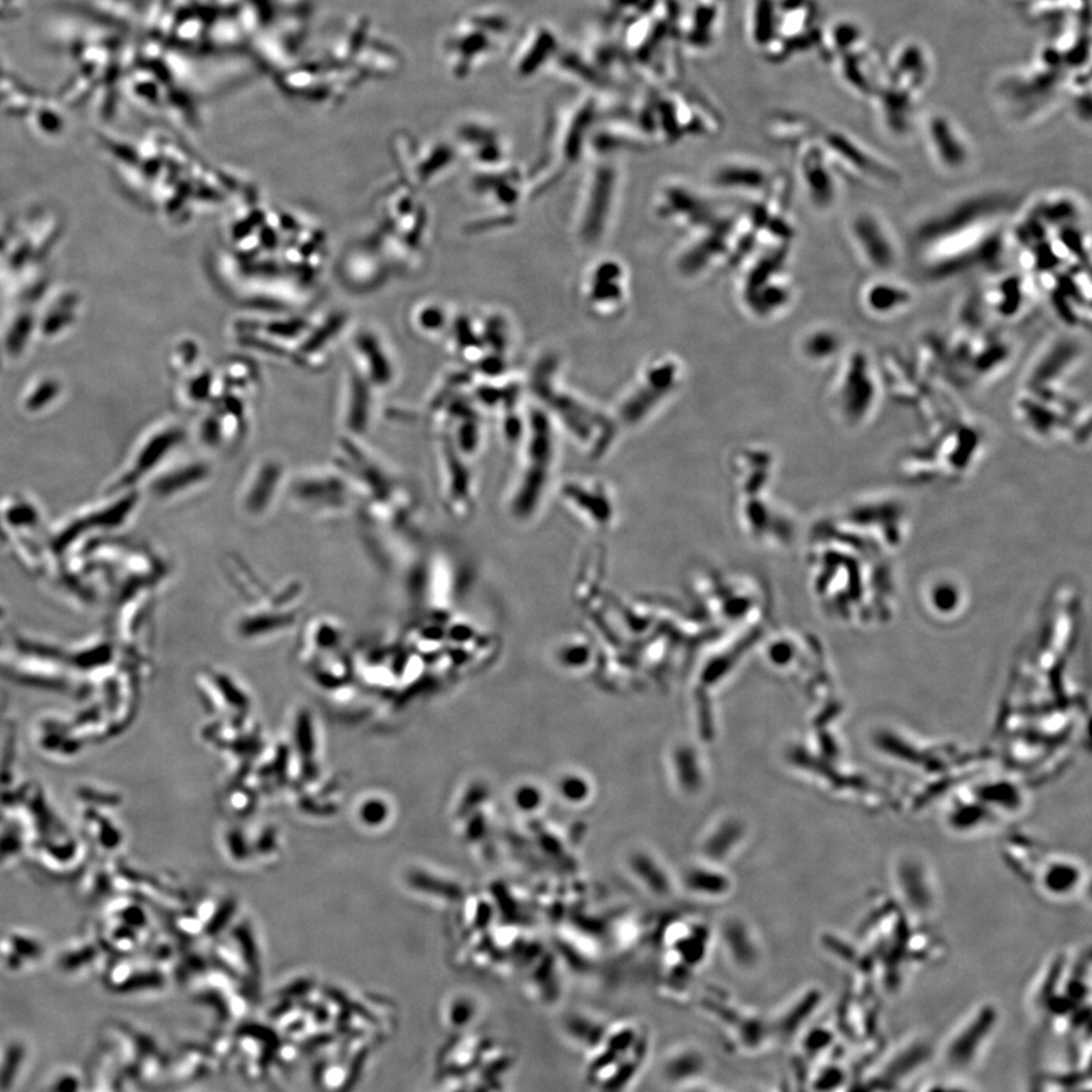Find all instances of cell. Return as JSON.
<instances>
[{"label": "cell", "instance_id": "cell-3", "mask_svg": "<svg viewBox=\"0 0 1092 1092\" xmlns=\"http://www.w3.org/2000/svg\"><path fill=\"white\" fill-rule=\"evenodd\" d=\"M554 449L548 433L530 442L521 455V466L512 493V512L518 518H530L541 501V493L550 480Z\"/></svg>", "mask_w": 1092, "mask_h": 1092}, {"label": "cell", "instance_id": "cell-14", "mask_svg": "<svg viewBox=\"0 0 1092 1092\" xmlns=\"http://www.w3.org/2000/svg\"><path fill=\"white\" fill-rule=\"evenodd\" d=\"M683 887L692 895L703 898H716L719 895L727 894L730 881L726 875L719 873L716 864L701 860L695 865H689L680 879Z\"/></svg>", "mask_w": 1092, "mask_h": 1092}, {"label": "cell", "instance_id": "cell-17", "mask_svg": "<svg viewBox=\"0 0 1092 1092\" xmlns=\"http://www.w3.org/2000/svg\"><path fill=\"white\" fill-rule=\"evenodd\" d=\"M556 791L558 797L563 799V803L569 806H579L584 804L587 799H590L594 789L590 780L583 776L577 771H566L556 782Z\"/></svg>", "mask_w": 1092, "mask_h": 1092}, {"label": "cell", "instance_id": "cell-4", "mask_svg": "<svg viewBox=\"0 0 1092 1092\" xmlns=\"http://www.w3.org/2000/svg\"><path fill=\"white\" fill-rule=\"evenodd\" d=\"M833 166L836 173L841 176H850L853 181L866 184L873 187H897L900 184V173L891 167L879 156L870 154L864 147H859L850 140H829L827 147H822Z\"/></svg>", "mask_w": 1092, "mask_h": 1092}, {"label": "cell", "instance_id": "cell-13", "mask_svg": "<svg viewBox=\"0 0 1092 1092\" xmlns=\"http://www.w3.org/2000/svg\"><path fill=\"white\" fill-rule=\"evenodd\" d=\"M930 147L933 162L944 172L959 173L967 169L973 160L967 143L950 128H947V131L931 128Z\"/></svg>", "mask_w": 1092, "mask_h": 1092}, {"label": "cell", "instance_id": "cell-7", "mask_svg": "<svg viewBox=\"0 0 1092 1092\" xmlns=\"http://www.w3.org/2000/svg\"><path fill=\"white\" fill-rule=\"evenodd\" d=\"M563 497L575 513L594 528H607L613 519V506L606 486L596 481H568Z\"/></svg>", "mask_w": 1092, "mask_h": 1092}, {"label": "cell", "instance_id": "cell-20", "mask_svg": "<svg viewBox=\"0 0 1092 1092\" xmlns=\"http://www.w3.org/2000/svg\"><path fill=\"white\" fill-rule=\"evenodd\" d=\"M55 1092H76L78 1091V1080L72 1076L59 1078L58 1084L53 1088Z\"/></svg>", "mask_w": 1092, "mask_h": 1092}, {"label": "cell", "instance_id": "cell-6", "mask_svg": "<svg viewBox=\"0 0 1092 1092\" xmlns=\"http://www.w3.org/2000/svg\"><path fill=\"white\" fill-rule=\"evenodd\" d=\"M801 167L807 196L812 206L820 211L831 210L839 198V175L830 164L824 149L814 147V151L806 152Z\"/></svg>", "mask_w": 1092, "mask_h": 1092}, {"label": "cell", "instance_id": "cell-12", "mask_svg": "<svg viewBox=\"0 0 1092 1092\" xmlns=\"http://www.w3.org/2000/svg\"><path fill=\"white\" fill-rule=\"evenodd\" d=\"M671 772L678 791L686 795H697L705 787L703 757L689 744L682 742L671 749Z\"/></svg>", "mask_w": 1092, "mask_h": 1092}, {"label": "cell", "instance_id": "cell-2", "mask_svg": "<svg viewBox=\"0 0 1092 1092\" xmlns=\"http://www.w3.org/2000/svg\"><path fill=\"white\" fill-rule=\"evenodd\" d=\"M877 376L874 366L864 351L847 355L836 375L833 384V403L836 410L848 424H858L868 418L877 403Z\"/></svg>", "mask_w": 1092, "mask_h": 1092}, {"label": "cell", "instance_id": "cell-19", "mask_svg": "<svg viewBox=\"0 0 1092 1092\" xmlns=\"http://www.w3.org/2000/svg\"><path fill=\"white\" fill-rule=\"evenodd\" d=\"M23 1056H25V1050H23L20 1044H14V1045H11L7 1050V1055H5L2 1068H0V1089L2 1091H8L11 1085L14 1084V1078L17 1073H19V1068H20Z\"/></svg>", "mask_w": 1092, "mask_h": 1092}, {"label": "cell", "instance_id": "cell-5", "mask_svg": "<svg viewBox=\"0 0 1092 1092\" xmlns=\"http://www.w3.org/2000/svg\"><path fill=\"white\" fill-rule=\"evenodd\" d=\"M848 234L853 248L870 269L887 273L898 263V244L886 222L877 214L871 211L854 214L848 225Z\"/></svg>", "mask_w": 1092, "mask_h": 1092}, {"label": "cell", "instance_id": "cell-8", "mask_svg": "<svg viewBox=\"0 0 1092 1092\" xmlns=\"http://www.w3.org/2000/svg\"><path fill=\"white\" fill-rule=\"evenodd\" d=\"M860 304L873 317H894L909 310L914 294L892 279H874L860 292Z\"/></svg>", "mask_w": 1092, "mask_h": 1092}, {"label": "cell", "instance_id": "cell-11", "mask_svg": "<svg viewBox=\"0 0 1092 1092\" xmlns=\"http://www.w3.org/2000/svg\"><path fill=\"white\" fill-rule=\"evenodd\" d=\"M281 474V466L273 462H264L252 472L242 491V507L246 513L260 516L267 512L266 507L271 506L275 499L273 497L278 489Z\"/></svg>", "mask_w": 1092, "mask_h": 1092}, {"label": "cell", "instance_id": "cell-1", "mask_svg": "<svg viewBox=\"0 0 1092 1092\" xmlns=\"http://www.w3.org/2000/svg\"><path fill=\"white\" fill-rule=\"evenodd\" d=\"M1006 206L1007 199L994 193L961 199L919 223L918 244L935 255L974 242L997 229V219L1005 214Z\"/></svg>", "mask_w": 1092, "mask_h": 1092}, {"label": "cell", "instance_id": "cell-9", "mask_svg": "<svg viewBox=\"0 0 1092 1092\" xmlns=\"http://www.w3.org/2000/svg\"><path fill=\"white\" fill-rule=\"evenodd\" d=\"M1080 349L1068 338H1061L1042 354L1029 375L1027 387H1050L1070 374L1071 367L1078 363Z\"/></svg>", "mask_w": 1092, "mask_h": 1092}, {"label": "cell", "instance_id": "cell-10", "mask_svg": "<svg viewBox=\"0 0 1092 1092\" xmlns=\"http://www.w3.org/2000/svg\"><path fill=\"white\" fill-rule=\"evenodd\" d=\"M625 865L636 881L650 894L669 897L675 891L674 879L656 854L645 848H634L625 858Z\"/></svg>", "mask_w": 1092, "mask_h": 1092}, {"label": "cell", "instance_id": "cell-15", "mask_svg": "<svg viewBox=\"0 0 1092 1092\" xmlns=\"http://www.w3.org/2000/svg\"><path fill=\"white\" fill-rule=\"evenodd\" d=\"M842 336L839 331L830 327H815L801 340V352L809 361L815 365L827 363L836 359L842 351Z\"/></svg>", "mask_w": 1092, "mask_h": 1092}, {"label": "cell", "instance_id": "cell-16", "mask_svg": "<svg viewBox=\"0 0 1092 1092\" xmlns=\"http://www.w3.org/2000/svg\"><path fill=\"white\" fill-rule=\"evenodd\" d=\"M988 304L1001 317H1017L1026 304V288L1023 279L1009 277L996 283L990 288Z\"/></svg>", "mask_w": 1092, "mask_h": 1092}, {"label": "cell", "instance_id": "cell-18", "mask_svg": "<svg viewBox=\"0 0 1092 1092\" xmlns=\"http://www.w3.org/2000/svg\"><path fill=\"white\" fill-rule=\"evenodd\" d=\"M514 804L522 814H535L543 806L545 792L535 783H522L514 792Z\"/></svg>", "mask_w": 1092, "mask_h": 1092}]
</instances>
